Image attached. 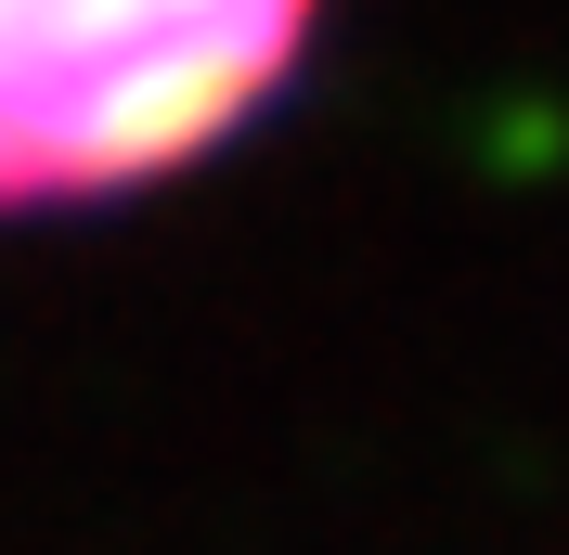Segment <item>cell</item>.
<instances>
[{
	"instance_id": "obj_1",
	"label": "cell",
	"mask_w": 569,
	"mask_h": 555,
	"mask_svg": "<svg viewBox=\"0 0 569 555\" xmlns=\"http://www.w3.org/2000/svg\"><path fill=\"white\" fill-rule=\"evenodd\" d=\"M323 0H0V220L117 208L284 104Z\"/></svg>"
}]
</instances>
